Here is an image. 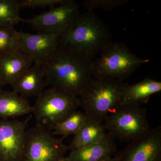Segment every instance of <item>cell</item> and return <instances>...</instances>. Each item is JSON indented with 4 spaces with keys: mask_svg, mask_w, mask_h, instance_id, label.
Listing matches in <instances>:
<instances>
[{
    "mask_svg": "<svg viewBox=\"0 0 161 161\" xmlns=\"http://www.w3.org/2000/svg\"><path fill=\"white\" fill-rule=\"evenodd\" d=\"M104 122L107 133L121 142L136 139L150 129L147 110L138 104H122L107 116Z\"/></svg>",
    "mask_w": 161,
    "mask_h": 161,
    "instance_id": "cell-6",
    "label": "cell"
},
{
    "mask_svg": "<svg viewBox=\"0 0 161 161\" xmlns=\"http://www.w3.org/2000/svg\"></svg>",
    "mask_w": 161,
    "mask_h": 161,
    "instance_id": "cell-26",
    "label": "cell"
},
{
    "mask_svg": "<svg viewBox=\"0 0 161 161\" xmlns=\"http://www.w3.org/2000/svg\"><path fill=\"white\" fill-rule=\"evenodd\" d=\"M87 119L84 112L76 110L56 125L52 129V133L54 136L60 135L64 137L69 135L75 136L83 126Z\"/></svg>",
    "mask_w": 161,
    "mask_h": 161,
    "instance_id": "cell-18",
    "label": "cell"
},
{
    "mask_svg": "<svg viewBox=\"0 0 161 161\" xmlns=\"http://www.w3.org/2000/svg\"><path fill=\"white\" fill-rule=\"evenodd\" d=\"M59 38L49 34L19 32L20 50L33 62L41 64L58 48Z\"/></svg>",
    "mask_w": 161,
    "mask_h": 161,
    "instance_id": "cell-11",
    "label": "cell"
},
{
    "mask_svg": "<svg viewBox=\"0 0 161 161\" xmlns=\"http://www.w3.org/2000/svg\"><path fill=\"white\" fill-rule=\"evenodd\" d=\"M123 81L94 77L79 96V107L88 119L103 123L107 116L122 104Z\"/></svg>",
    "mask_w": 161,
    "mask_h": 161,
    "instance_id": "cell-3",
    "label": "cell"
},
{
    "mask_svg": "<svg viewBox=\"0 0 161 161\" xmlns=\"http://www.w3.org/2000/svg\"><path fill=\"white\" fill-rule=\"evenodd\" d=\"M115 157L117 161H161V127L150 128Z\"/></svg>",
    "mask_w": 161,
    "mask_h": 161,
    "instance_id": "cell-10",
    "label": "cell"
},
{
    "mask_svg": "<svg viewBox=\"0 0 161 161\" xmlns=\"http://www.w3.org/2000/svg\"><path fill=\"white\" fill-rule=\"evenodd\" d=\"M29 101L13 91H0V119H10L31 113Z\"/></svg>",
    "mask_w": 161,
    "mask_h": 161,
    "instance_id": "cell-15",
    "label": "cell"
},
{
    "mask_svg": "<svg viewBox=\"0 0 161 161\" xmlns=\"http://www.w3.org/2000/svg\"><path fill=\"white\" fill-rule=\"evenodd\" d=\"M100 161H117L116 158H115V157H114L113 158H112V157H111L108 158H107L106 159H104Z\"/></svg>",
    "mask_w": 161,
    "mask_h": 161,
    "instance_id": "cell-23",
    "label": "cell"
},
{
    "mask_svg": "<svg viewBox=\"0 0 161 161\" xmlns=\"http://www.w3.org/2000/svg\"><path fill=\"white\" fill-rule=\"evenodd\" d=\"M80 13L79 5L74 0H64L58 6L51 7L30 19H21V22L29 24L39 33L49 34L59 37L70 27Z\"/></svg>",
    "mask_w": 161,
    "mask_h": 161,
    "instance_id": "cell-8",
    "label": "cell"
},
{
    "mask_svg": "<svg viewBox=\"0 0 161 161\" xmlns=\"http://www.w3.org/2000/svg\"><path fill=\"white\" fill-rule=\"evenodd\" d=\"M93 59L58 45L41 67L48 85L79 96L94 77Z\"/></svg>",
    "mask_w": 161,
    "mask_h": 161,
    "instance_id": "cell-1",
    "label": "cell"
},
{
    "mask_svg": "<svg viewBox=\"0 0 161 161\" xmlns=\"http://www.w3.org/2000/svg\"><path fill=\"white\" fill-rule=\"evenodd\" d=\"M30 119H0V161H21Z\"/></svg>",
    "mask_w": 161,
    "mask_h": 161,
    "instance_id": "cell-9",
    "label": "cell"
},
{
    "mask_svg": "<svg viewBox=\"0 0 161 161\" xmlns=\"http://www.w3.org/2000/svg\"><path fill=\"white\" fill-rule=\"evenodd\" d=\"M3 85H2V82H1V80H0V91L2 90V86H3Z\"/></svg>",
    "mask_w": 161,
    "mask_h": 161,
    "instance_id": "cell-24",
    "label": "cell"
},
{
    "mask_svg": "<svg viewBox=\"0 0 161 161\" xmlns=\"http://www.w3.org/2000/svg\"><path fill=\"white\" fill-rule=\"evenodd\" d=\"M129 2L128 0H86L83 2V6L87 11L101 9L108 11L126 5Z\"/></svg>",
    "mask_w": 161,
    "mask_h": 161,
    "instance_id": "cell-21",
    "label": "cell"
},
{
    "mask_svg": "<svg viewBox=\"0 0 161 161\" xmlns=\"http://www.w3.org/2000/svg\"><path fill=\"white\" fill-rule=\"evenodd\" d=\"M65 137L57 138L52 131L39 125L27 130L21 161H61L68 147Z\"/></svg>",
    "mask_w": 161,
    "mask_h": 161,
    "instance_id": "cell-7",
    "label": "cell"
},
{
    "mask_svg": "<svg viewBox=\"0 0 161 161\" xmlns=\"http://www.w3.org/2000/svg\"><path fill=\"white\" fill-rule=\"evenodd\" d=\"M93 61L94 77L124 81L140 67L149 62L131 52L125 43L112 41Z\"/></svg>",
    "mask_w": 161,
    "mask_h": 161,
    "instance_id": "cell-4",
    "label": "cell"
},
{
    "mask_svg": "<svg viewBox=\"0 0 161 161\" xmlns=\"http://www.w3.org/2000/svg\"><path fill=\"white\" fill-rule=\"evenodd\" d=\"M106 131L103 124L88 119L83 126L74 136L68 146V150L72 151L100 142L106 136Z\"/></svg>",
    "mask_w": 161,
    "mask_h": 161,
    "instance_id": "cell-17",
    "label": "cell"
},
{
    "mask_svg": "<svg viewBox=\"0 0 161 161\" xmlns=\"http://www.w3.org/2000/svg\"><path fill=\"white\" fill-rule=\"evenodd\" d=\"M79 107L78 96L52 87L37 97L31 113L36 125L50 130Z\"/></svg>",
    "mask_w": 161,
    "mask_h": 161,
    "instance_id": "cell-5",
    "label": "cell"
},
{
    "mask_svg": "<svg viewBox=\"0 0 161 161\" xmlns=\"http://www.w3.org/2000/svg\"><path fill=\"white\" fill-rule=\"evenodd\" d=\"M32 63L31 59L20 49L0 55V80L3 86L10 85L31 66Z\"/></svg>",
    "mask_w": 161,
    "mask_h": 161,
    "instance_id": "cell-13",
    "label": "cell"
},
{
    "mask_svg": "<svg viewBox=\"0 0 161 161\" xmlns=\"http://www.w3.org/2000/svg\"><path fill=\"white\" fill-rule=\"evenodd\" d=\"M116 150L115 139L107 133L100 142L72 150L66 158L70 161H100L111 157Z\"/></svg>",
    "mask_w": 161,
    "mask_h": 161,
    "instance_id": "cell-14",
    "label": "cell"
},
{
    "mask_svg": "<svg viewBox=\"0 0 161 161\" xmlns=\"http://www.w3.org/2000/svg\"><path fill=\"white\" fill-rule=\"evenodd\" d=\"M48 85L41 64L33 66L20 75L10 85L13 91L25 98L38 97Z\"/></svg>",
    "mask_w": 161,
    "mask_h": 161,
    "instance_id": "cell-12",
    "label": "cell"
},
{
    "mask_svg": "<svg viewBox=\"0 0 161 161\" xmlns=\"http://www.w3.org/2000/svg\"><path fill=\"white\" fill-rule=\"evenodd\" d=\"M61 161H70L66 157H65V158L63 160Z\"/></svg>",
    "mask_w": 161,
    "mask_h": 161,
    "instance_id": "cell-25",
    "label": "cell"
},
{
    "mask_svg": "<svg viewBox=\"0 0 161 161\" xmlns=\"http://www.w3.org/2000/svg\"><path fill=\"white\" fill-rule=\"evenodd\" d=\"M112 41L106 24L93 11H87L59 38V45L93 59Z\"/></svg>",
    "mask_w": 161,
    "mask_h": 161,
    "instance_id": "cell-2",
    "label": "cell"
},
{
    "mask_svg": "<svg viewBox=\"0 0 161 161\" xmlns=\"http://www.w3.org/2000/svg\"><path fill=\"white\" fill-rule=\"evenodd\" d=\"M19 49V32L14 27H0V55Z\"/></svg>",
    "mask_w": 161,
    "mask_h": 161,
    "instance_id": "cell-20",
    "label": "cell"
},
{
    "mask_svg": "<svg viewBox=\"0 0 161 161\" xmlns=\"http://www.w3.org/2000/svg\"><path fill=\"white\" fill-rule=\"evenodd\" d=\"M161 82L146 78L135 84L126 83L124 89L122 104L140 105L147 103L150 97L160 92Z\"/></svg>",
    "mask_w": 161,
    "mask_h": 161,
    "instance_id": "cell-16",
    "label": "cell"
},
{
    "mask_svg": "<svg viewBox=\"0 0 161 161\" xmlns=\"http://www.w3.org/2000/svg\"><path fill=\"white\" fill-rule=\"evenodd\" d=\"M17 0H0V27H14L21 22Z\"/></svg>",
    "mask_w": 161,
    "mask_h": 161,
    "instance_id": "cell-19",
    "label": "cell"
},
{
    "mask_svg": "<svg viewBox=\"0 0 161 161\" xmlns=\"http://www.w3.org/2000/svg\"><path fill=\"white\" fill-rule=\"evenodd\" d=\"M64 0H19L18 1L20 9L29 8L34 9L36 8L53 7L58 6L64 2Z\"/></svg>",
    "mask_w": 161,
    "mask_h": 161,
    "instance_id": "cell-22",
    "label": "cell"
}]
</instances>
